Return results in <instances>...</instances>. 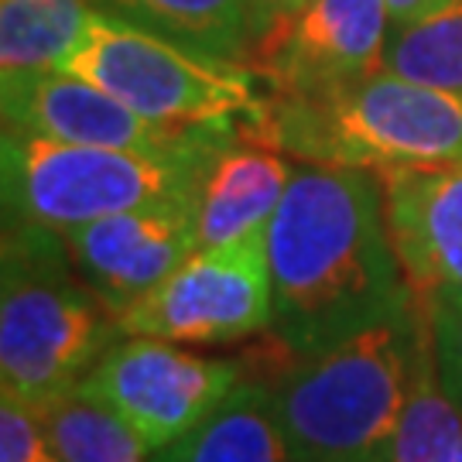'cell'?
<instances>
[{
    "mask_svg": "<svg viewBox=\"0 0 462 462\" xmlns=\"http://www.w3.org/2000/svg\"><path fill=\"white\" fill-rule=\"evenodd\" d=\"M271 336L312 356L408 309L414 298L366 168L295 165L267 223Z\"/></svg>",
    "mask_w": 462,
    "mask_h": 462,
    "instance_id": "cell-1",
    "label": "cell"
},
{
    "mask_svg": "<svg viewBox=\"0 0 462 462\" xmlns=\"http://www.w3.org/2000/svg\"><path fill=\"white\" fill-rule=\"evenodd\" d=\"M429 332V305L414 298L377 326L267 377L288 459L387 462Z\"/></svg>",
    "mask_w": 462,
    "mask_h": 462,
    "instance_id": "cell-2",
    "label": "cell"
},
{
    "mask_svg": "<svg viewBox=\"0 0 462 462\" xmlns=\"http://www.w3.org/2000/svg\"><path fill=\"white\" fill-rule=\"evenodd\" d=\"M244 134L309 165L435 168L462 162V97L380 66L309 97H264Z\"/></svg>",
    "mask_w": 462,
    "mask_h": 462,
    "instance_id": "cell-3",
    "label": "cell"
},
{
    "mask_svg": "<svg viewBox=\"0 0 462 462\" xmlns=\"http://www.w3.org/2000/svg\"><path fill=\"white\" fill-rule=\"evenodd\" d=\"M0 267V387L45 411L93 374L124 332L79 278L62 233L4 223Z\"/></svg>",
    "mask_w": 462,
    "mask_h": 462,
    "instance_id": "cell-4",
    "label": "cell"
},
{
    "mask_svg": "<svg viewBox=\"0 0 462 462\" xmlns=\"http://www.w3.org/2000/svg\"><path fill=\"white\" fill-rule=\"evenodd\" d=\"M244 124H209L179 148L131 151L62 144L4 131V213L66 233L93 219L162 202H196V189L219 144Z\"/></svg>",
    "mask_w": 462,
    "mask_h": 462,
    "instance_id": "cell-5",
    "label": "cell"
},
{
    "mask_svg": "<svg viewBox=\"0 0 462 462\" xmlns=\"http://www.w3.org/2000/svg\"><path fill=\"white\" fill-rule=\"evenodd\" d=\"M59 69L168 127L250 124L267 97L257 89L261 76L244 62L185 49L103 7H89L83 34Z\"/></svg>",
    "mask_w": 462,
    "mask_h": 462,
    "instance_id": "cell-6",
    "label": "cell"
},
{
    "mask_svg": "<svg viewBox=\"0 0 462 462\" xmlns=\"http://www.w3.org/2000/svg\"><path fill=\"white\" fill-rule=\"evenodd\" d=\"M271 315L267 226H257L233 244L196 250L116 322L124 336L179 346H230L271 332Z\"/></svg>",
    "mask_w": 462,
    "mask_h": 462,
    "instance_id": "cell-7",
    "label": "cell"
},
{
    "mask_svg": "<svg viewBox=\"0 0 462 462\" xmlns=\"http://www.w3.org/2000/svg\"><path fill=\"white\" fill-rule=\"evenodd\" d=\"M244 377L247 356H199L165 339L120 336L76 391L106 404L158 452L206 421Z\"/></svg>",
    "mask_w": 462,
    "mask_h": 462,
    "instance_id": "cell-8",
    "label": "cell"
},
{
    "mask_svg": "<svg viewBox=\"0 0 462 462\" xmlns=\"http://www.w3.org/2000/svg\"><path fill=\"white\" fill-rule=\"evenodd\" d=\"M387 0H309L261 38L250 69L267 97H309L383 66Z\"/></svg>",
    "mask_w": 462,
    "mask_h": 462,
    "instance_id": "cell-9",
    "label": "cell"
},
{
    "mask_svg": "<svg viewBox=\"0 0 462 462\" xmlns=\"http://www.w3.org/2000/svg\"><path fill=\"white\" fill-rule=\"evenodd\" d=\"M196 202L114 213L62 233L79 278L120 319L199 250Z\"/></svg>",
    "mask_w": 462,
    "mask_h": 462,
    "instance_id": "cell-10",
    "label": "cell"
},
{
    "mask_svg": "<svg viewBox=\"0 0 462 462\" xmlns=\"http://www.w3.org/2000/svg\"><path fill=\"white\" fill-rule=\"evenodd\" d=\"M0 97H4V131L49 137L62 144L168 151L192 141L202 127H209V124L202 127L154 124L66 69L0 79Z\"/></svg>",
    "mask_w": 462,
    "mask_h": 462,
    "instance_id": "cell-11",
    "label": "cell"
},
{
    "mask_svg": "<svg viewBox=\"0 0 462 462\" xmlns=\"http://www.w3.org/2000/svg\"><path fill=\"white\" fill-rule=\"evenodd\" d=\"M397 261L425 305L462 298V162L380 171Z\"/></svg>",
    "mask_w": 462,
    "mask_h": 462,
    "instance_id": "cell-12",
    "label": "cell"
},
{
    "mask_svg": "<svg viewBox=\"0 0 462 462\" xmlns=\"http://www.w3.org/2000/svg\"><path fill=\"white\" fill-rule=\"evenodd\" d=\"M291 175L295 165L281 151L254 141L244 131L219 144L199 179L192 206L199 250L223 247L257 226H267Z\"/></svg>",
    "mask_w": 462,
    "mask_h": 462,
    "instance_id": "cell-13",
    "label": "cell"
},
{
    "mask_svg": "<svg viewBox=\"0 0 462 462\" xmlns=\"http://www.w3.org/2000/svg\"><path fill=\"white\" fill-rule=\"evenodd\" d=\"M151 462H291L274 418L271 383L244 377L206 421L151 452Z\"/></svg>",
    "mask_w": 462,
    "mask_h": 462,
    "instance_id": "cell-14",
    "label": "cell"
},
{
    "mask_svg": "<svg viewBox=\"0 0 462 462\" xmlns=\"http://www.w3.org/2000/svg\"><path fill=\"white\" fill-rule=\"evenodd\" d=\"M97 7L120 14L179 42L185 49L250 66L261 42V14L254 0H93Z\"/></svg>",
    "mask_w": 462,
    "mask_h": 462,
    "instance_id": "cell-15",
    "label": "cell"
},
{
    "mask_svg": "<svg viewBox=\"0 0 462 462\" xmlns=\"http://www.w3.org/2000/svg\"><path fill=\"white\" fill-rule=\"evenodd\" d=\"M86 17V0H0V79L59 69Z\"/></svg>",
    "mask_w": 462,
    "mask_h": 462,
    "instance_id": "cell-16",
    "label": "cell"
},
{
    "mask_svg": "<svg viewBox=\"0 0 462 462\" xmlns=\"http://www.w3.org/2000/svg\"><path fill=\"white\" fill-rule=\"evenodd\" d=\"M383 69L462 97V0H446L411 24L391 28Z\"/></svg>",
    "mask_w": 462,
    "mask_h": 462,
    "instance_id": "cell-17",
    "label": "cell"
},
{
    "mask_svg": "<svg viewBox=\"0 0 462 462\" xmlns=\"http://www.w3.org/2000/svg\"><path fill=\"white\" fill-rule=\"evenodd\" d=\"M462 439V404L448 394L439 380L435 349L429 343L421 349L418 374L411 383V397L404 404L397 425L394 446L387 462H452Z\"/></svg>",
    "mask_w": 462,
    "mask_h": 462,
    "instance_id": "cell-18",
    "label": "cell"
},
{
    "mask_svg": "<svg viewBox=\"0 0 462 462\" xmlns=\"http://www.w3.org/2000/svg\"><path fill=\"white\" fill-rule=\"evenodd\" d=\"M42 414L62 462H151L141 435L83 391H72Z\"/></svg>",
    "mask_w": 462,
    "mask_h": 462,
    "instance_id": "cell-19",
    "label": "cell"
},
{
    "mask_svg": "<svg viewBox=\"0 0 462 462\" xmlns=\"http://www.w3.org/2000/svg\"><path fill=\"white\" fill-rule=\"evenodd\" d=\"M0 462H62L45 414L7 394L0 401Z\"/></svg>",
    "mask_w": 462,
    "mask_h": 462,
    "instance_id": "cell-20",
    "label": "cell"
},
{
    "mask_svg": "<svg viewBox=\"0 0 462 462\" xmlns=\"http://www.w3.org/2000/svg\"><path fill=\"white\" fill-rule=\"evenodd\" d=\"M431 349L439 380L448 394L462 404V298H446L429 305Z\"/></svg>",
    "mask_w": 462,
    "mask_h": 462,
    "instance_id": "cell-21",
    "label": "cell"
},
{
    "mask_svg": "<svg viewBox=\"0 0 462 462\" xmlns=\"http://www.w3.org/2000/svg\"><path fill=\"white\" fill-rule=\"evenodd\" d=\"M257 4V14H261V38H264L271 28H278L281 21H288L291 14H298L309 0H254ZM261 45V42H257Z\"/></svg>",
    "mask_w": 462,
    "mask_h": 462,
    "instance_id": "cell-22",
    "label": "cell"
},
{
    "mask_svg": "<svg viewBox=\"0 0 462 462\" xmlns=\"http://www.w3.org/2000/svg\"><path fill=\"white\" fill-rule=\"evenodd\" d=\"M452 462H462V439H459V448H456V456H452Z\"/></svg>",
    "mask_w": 462,
    "mask_h": 462,
    "instance_id": "cell-23",
    "label": "cell"
}]
</instances>
